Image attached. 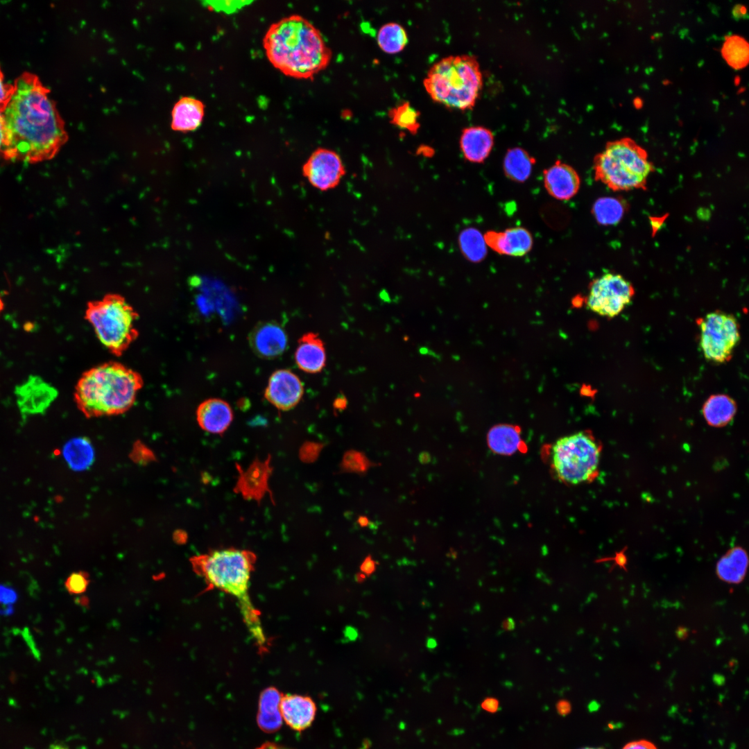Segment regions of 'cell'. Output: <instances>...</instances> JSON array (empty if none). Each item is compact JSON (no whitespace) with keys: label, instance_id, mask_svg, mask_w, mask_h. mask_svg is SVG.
I'll return each mask as SVG.
<instances>
[{"label":"cell","instance_id":"1","mask_svg":"<svg viewBox=\"0 0 749 749\" xmlns=\"http://www.w3.org/2000/svg\"><path fill=\"white\" fill-rule=\"evenodd\" d=\"M50 91L30 72L18 76L1 115L6 160L37 163L52 159L67 142L64 122Z\"/></svg>","mask_w":749,"mask_h":749},{"label":"cell","instance_id":"2","mask_svg":"<svg viewBox=\"0 0 749 749\" xmlns=\"http://www.w3.org/2000/svg\"><path fill=\"white\" fill-rule=\"evenodd\" d=\"M263 47L276 69L300 80L313 78L329 65L332 56L320 31L298 14L273 23L264 36Z\"/></svg>","mask_w":749,"mask_h":749},{"label":"cell","instance_id":"3","mask_svg":"<svg viewBox=\"0 0 749 749\" xmlns=\"http://www.w3.org/2000/svg\"><path fill=\"white\" fill-rule=\"evenodd\" d=\"M144 386L141 375L117 361L90 368L78 379L74 401L87 417L122 414L135 404Z\"/></svg>","mask_w":749,"mask_h":749},{"label":"cell","instance_id":"4","mask_svg":"<svg viewBox=\"0 0 749 749\" xmlns=\"http://www.w3.org/2000/svg\"><path fill=\"white\" fill-rule=\"evenodd\" d=\"M191 562L194 571L204 578L210 589H219L239 600L250 630L259 645L264 644L259 614L248 595L256 555L248 550L227 548L193 556Z\"/></svg>","mask_w":749,"mask_h":749},{"label":"cell","instance_id":"5","mask_svg":"<svg viewBox=\"0 0 749 749\" xmlns=\"http://www.w3.org/2000/svg\"><path fill=\"white\" fill-rule=\"evenodd\" d=\"M482 83L479 62L469 55L442 58L431 67L423 80L433 101L462 110L474 106Z\"/></svg>","mask_w":749,"mask_h":749},{"label":"cell","instance_id":"6","mask_svg":"<svg viewBox=\"0 0 749 749\" xmlns=\"http://www.w3.org/2000/svg\"><path fill=\"white\" fill-rule=\"evenodd\" d=\"M594 178L614 191L645 189L654 166L646 151L630 138L608 142L594 159Z\"/></svg>","mask_w":749,"mask_h":749},{"label":"cell","instance_id":"7","mask_svg":"<svg viewBox=\"0 0 749 749\" xmlns=\"http://www.w3.org/2000/svg\"><path fill=\"white\" fill-rule=\"evenodd\" d=\"M85 318L101 343L117 356H121L139 334L136 325L138 312L117 293H108L101 299L89 301Z\"/></svg>","mask_w":749,"mask_h":749},{"label":"cell","instance_id":"8","mask_svg":"<svg viewBox=\"0 0 749 749\" xmlns=\"http://www.w3.org/2000/svg\"><path fill=\"white\" fill-rule=\"evenodd\" d=\"M601 449V444L588 431L560 438L551 450L552 468L562 482L592 481L599 474Z\"/></svg>","mask_w":749,"mask_h":749},{"label":"cell","instance_id":"9","mask_svg":"<svg viewBox=\"0 0 749 749\" xmlns=\"http://www.w3.org/2000/svg\"><path fill=\"white\" fill-rule=\"evenodd\" d=\"M700 347L705 358L723 363L732 358L740 341L739 325L736 318L721 311H715L700 318Z\"/></svg>","mask_w":749,"mask_h":749},{"label":"cell","instance_id":"10","mask_svg":"<svg viewBox=\"0 0 749 749\" xmlns=\"http://www.w3.org/2000/svg\"><path fill=\"white\" fill-rule=\"evenodd\" d=\"M634 295L633 286L622 275L605 273L591 282L586 303L594 313L613 318L631 302Z\"/></svg>","mask_w":749,"mask_h":749},{"label":"cell","instance_id":"11","mask_svg":"<svg viewBox=\"0 0 749 749\" xmlns=\"http://www.w3.org/2000/svg\"><path fill=\"white\" fill-rule=\"evenodd\" d=\"M345 172L339 155L325 148L316 149L302 166L304 177L311 186L320 191L336 187Z\"/></svg>","mask_w":749,"mask_h":749},{"label":"cell","instance_id":"12","mask_svg":"<svg viewBox=\"0 0 749 749\" xmlns=\"http://www.w3.org/2000/svg\"><path fill=\"white\" fill-rule=\"evenodd\" d=\"M22 416L43 414L58 397L57 389L39 376H30L15 390Z\"/></svg>","mask_w":749,"mask_h":749},{"label":"cell","instance_id":"13","mask_svg":"<svg viewBox=\"0 0 749 749\" xmlns=\"http://www.w3.org/2000/svg\"><path fill=\"white\" fill-rule=\"evenodd\" d=\"M304 386L299 377L291 370L281 369L270 377L265 389V398L279 410L288 411L301 400Z\"/></svg>","mask_w":749,"mask_h":749},{"label":"cell","instance_id":"14","mask_svg":"<svg viewBox=\"0 0 749 749\" xmlns=\"http://www.w3.org/2000/svg\"><path fill=\"white\" fill-rule=\"evenodd\" d=\"M249 345L259 357L275 359L282 355L288 345V336L284 329L275 321L257 323L248 336Z\"/></svg>","mask_w":749,"mask_h":749},{"label":"cell","instance_id":"15","mask_svg":"<svg viewBox=\"0 0 749 749\" xmlns=\"http://www.w3.org/2000/svg\"><path fill=\"white\" fill-rule=\"evenodd\" d=\"M483 237L486 245L500 255L523 256L533 246L531 234L522 227L508 228L503 232L488 231Z\"/></svg>","mask_w":749,"mask_h":749},{"label":"cell","instance_id":"16","mask_svg":"<svg viewBox=\"0 0 749 749\" xmlns=\"http://www.w3.org/2000/svg\"><path fill=\"white\" fill-rule=\"evenodd\" d=\"M543 177L546 190L558 200H569L579 190L580 180L576 171L559 160L544 171Z\"/></svg>","mask_w":749,"mask_h":749},{"label":"cell","instance_id":"17","mask_svg":"<svg viewBox=\"0 0 749 749\" xmlns=\"http://www.w3.org/2000/svg\"><path fill=\"white\" fill-rule=\"evenodd\" d=\"M279 709L282 720L291 729L301 732L308 728L314 721L316 705L307 696L286 694L282 696Z\"/></svg>","mask_w":749,"mask_h":749},{"label":"cell","instance_id":"18","mask_svg":"<svg viewBox=\"0 0 749 749\" xmlns=\"http://www.w3.org/2000/svg\"><path fill=\"white\" fill-rule=\"evenodd\" d=\"M196 420L204 431L214 434L225 432L233 420L230 404L219 398H209L201 402L196 409Z\"/></svg>","mask_w":749,"mask_h":749},{"label":"cell","instance_id":"19","mask_svg":"<svg viewBox=\"0 0 749 749\" xmlns=\"http://www.w3.org/2000/svg\"><path fill=\"white\" fill-rule=\"evenodd\" d=\"M294 356L295 363L301 370L308 373L319 372L326 363L324 343L317 334H304L298 340Z\"/></svg>","mask_w":749,"mask_h":749},{"label":"cell","instance_id":"20","mask_svg":"<svg viewBox=\"0 0 749 749\" xmlns=\"http://www.w3.org/2000/svg\"><path fill=\"white\" fill-rule=\"evenodd\" d=\"M494 145L492 132L482 126H470L463 130L460 146L465 158L472 162H483Z\"/></svg>","mask_w":749,"mask_h":749},{"label":"cell","instance_id":"21","mask_svg":"<svg viewBox=\"0 0 749 749\" xmlns=\"http://www.w3.org/2000/svg\"><path fill=\"white\" fill-rule=\"evenodd\" d=\"M283 694L274 687H267L260 694L257 723L266 733H273L282 726L279 704Z\"/></svg>","mask_w":749,"mask_h":749},{"label":"cell","instance_id":"22","mask_svg":"<svg viewBox=\"0 0 749 749\" xmlns=\"http://www.w3.org/2000/svg\"><path fill=\"white\" fill-rule=\"evenodd\" d=\"M205 115V105L199 99L191 96L181 98L172 110L171 128L180 132L196 130Z\"/></svg>","mask_w":749,"mask_h":749},{"label":"cell","instance_id":"23","mask_svg":"<svg viewBox=\"0 0 749 749\" xmlns=\"http://www.w3.org/2000/svg\"><path fill=\"white\" fill-rule=\"evenodd\" d=\"M748 565L747 552L740 546L728 550L718 561L716 571L723 581L738 584L746 576Z\"/></svg>","mask_w":749,"mask_h":749},{"label":"cell","instance_id":"24","mask_svg":"<svg viewBox=\"0 0 749 749\" xmlns=\"http://www.w3.org/2000/svg\"><path fill=\"white\" fill-rule=\"evenodd\" d=\"M268 463V460L255 461L241 474L236 488L243 496L257 500L264 495L268 488L267 481L271 471Z\"/></svg>","mask_w":749,"mask_h":749},{"label":"cell","instance_id":"25","mask_svg":"<svg viewBox=\"0 0 749 749\" xmlns=\"http://www.w3.org/2000/svg\"><path fill=\"white\" fill-rule=\"evenodd\" d=\"M737 410V403L732 397L725 394H716L705 401L702 413L709 426L723 427L733 420Z\"/></svg>","mask_w":749,"mask_h":749},{"label":"cell","instance_id":"26","mask_svg":"<svg viewBox=\"0 0 749 749\" xmlns=\"http://www.w3.org/2000/svg\"><path fill=\"white\" fill-rule=\"evenodd\" d=\"M488 444L492 451L501 455L513 454L523 445L519 429L509 424L492 427L488 434Z\"/></svg>","mask_w":749,"mask_h":749},{"label":"cell","instance_id":"27","mask_svg":"<svg viewBox=\"0 0 749 749\" xmlns=\"http://www.w3.org/2000/svg\"><path fill=\"white\" fill-rule=\"evenodd\" d=\"M535 160L521 148L509 149L504 157L503 170L507 178L513 181L523 182L531 174Z\"/></svg>","mask_w":749,"mask_h":749},{"label":"cell","instance_id":"28","mask_svg":"<svg viewBox=\"0 0 749 749\" xmlns=\"http://www.w3.org/2000/svg\"><path fill=\"white\" fill-rule=\"evenodd\" d=\"M63 456L74 470H84L94 461V452L88 439L77 438L69 440L63 448Z\"/></svg>","mask_w":749,"mask_h":749},{"label":"cell","instance_id":"29","mask_svg":"<svg viewBox=\"0 0 749 749\" xmlns=\"http://www.w3.org/2000/svg\"><path fill=\"white\" fill-rule=\"evenodd\" d=\"M377 39L380 48L389 53L402 51L408 42L406 30L397 22H388L381 26Z\"/></svg>","mask_w":749,"mask_h":749},{"label":"cell","instance_id":"30","mask_svg":"<svg viewBox=\"0 0 749 749\" xmlns=\"http://www.w3.org/2000/svg\"><path fill=\"white\" fill-rule=\"evenodd\" d=\"M721 54L726 62L735 69L747 66L749 60V45L742 37L733 35L724 41Z\"/></svg>","mask_w":749,"mask_h":749},{"label":"cell","instance_id":"31","mask_svg":"<svg viewBox=\"0 0 749 749\" xmlns=\"http://www.w3.org/2000/svg\"><path fill=\"white\" fill-rule=\"evenodd\" d=\"M458 241L461 252L468 260L478 262L486 256V243L483 235L476 228L463 230L459 235Z\"/></svg>","mask_w":749,"mask_h":749},{"label":"cell","instance_id":"32","mask_svg":"<svg viewBox=\"0 0 749 749\" xmlns=\"http://www.w3.org/2000/svg\"><path fill=\"white\" fill-rule=\"evenodd\" d=\"M625 212L623 203L614 198H601L594 204L592 212L597 222L610 225L619 223Z\"/></svg>","mask_w":749,"mask_h":749},{"label":"cell","instance_id":"33","mask_svg":"<svg viewBox=\"0 0 749 749\" xmlns=\"http://www.w3.org/2000/svg\"><path fill=\"white\" fill-rule=\"evenodd\" d=\"M419 115L420 112L408 101L402 102L388 112L393 124L412 133H416L420 128Z\"/></svg>","mask_w":749,"mask_h":749},{"label":"cell","instance_id":"34","mask_svg":"<svg viewBox=\"0 0 749 749\" xmlns=\"http://www.w3.org/2000/svg\"><path fill=\"white\" fill-rule=\"evenodd\" d=\"M372 463L366 456L356 450H349L343 456L341 467L345 472L365 473Z\"/></svg>","mask_w":749,"mask_h":749},{"label":"cell","instance_id":"35","mask_svg":"<svg viewBox=\"0 0 749 749\" xmlns=\"http://www.w3.org/2000/svg\"><path fill=\"white\" fill-rule=\"evenodd\" d=\"M87 584L85 577L80 573L72 574L66 581L67 590L72 594L83 592Z\"/></svg>","mask_w":749,"mask_h":749},{"label":"cell","instance_id":"36","mask_svg":"<svg viewBox=\"0 0 749 749\" xmlns=\"http://www.w3.org/2000/svg\"><path fill=\"white\" fill-rule=\"evenodd\" d=\"M12 91V85L6 83L0 67V114L5 108Z\"/></svg>","mask_w":749,"mask_h":749},{"label":"cell","instance_id":"37","mask_svg":"<svg viewBox=\"0 0 749 749\" xmlns=\"http://www.w3.org/2000/svg\"><path fill=\"white\" fill-rule=\"evenodd\" d=\"M219 3H221L222 6L218 5L215 1V2H209L210 5H209V6L210 8L212 7V9H214V10H216L217 11H223V12H232L234 10H236L239 9V8H241L245 4L244 1H230V5H227V6L225 5L223 1H219Z\"/></svg>","mask_w":749,"mask_h":749},{"label":"cell","instance_id":"38","mask_svg":"<svg viewBox=\"0 0 749 749\" xmlns=\"http://www.w3.org/2000/svg\"><path fill=\"white\" fill-rule=\"evenodd\" d=\"M622 749H657L652 742L641 739L633 741L626 744Z\"/></svg>","mask_w":749,"mask_h":749},{"label":"cell","instance_id":"39","mask_svg":"<svg viewBox=\"0 0 749 749\" xmlns=\"http://www.w3.org/2000/svg\"><path fill=\"white\" fill-rule=\"evenodd\" d=\"M376 569V562L368 556L361 565V570L366 574H372Z\"/></svg>","mask_w":749,"mask_h":749},{"label":"cell","instance_id":"40","mask_svg":"<svg viewBox=\"0 0 749 749\" xmlns=\"http://www.w3.org/2000/svg\"><path fill=\"white\" fill-rule=\"evenodd\" d=\"M255 749H292L273 742H265Z\"/></svg>","mask_w":749,"mask_h":749},{"label":"cell","instance_id":"41","mask_svg":"<svg viewBox=\"0 0 749 749\" xmlns=\"http://www.w3.org/2000/svg\"><path fill=\"white\" fill-rule=\"evenodd\" d=\"M501 626L504 630H513L515 627V622L512 618L508 617L503 620Z\"/></svg>","mask_w":749,"mask_h":749},{"label":"cell","instance_id":"42","mask_svg":"<svg viewBox=\"0 0 749 749\" xmlns=\"http://www.w3.org/2000/svg\"><path fill=\"white\" fill-rule=\"evenodd\" d=\"M418 460L422 464H428L431 461V456L427 451H422L419 454Z\"/></svg>","mask_w":749,"mask_h":749},{"label":"cell","instance_id":"43","mask_svg":"<svg viewBox=\"0 0 749 749\" xmlns=\"http://www.w3.org/2000/svg\"><path fill=\"white\" fill-rule=\"evenodd\" d=\"M4 141V127L2 117L0 114V154L3 148Z\"/></svg>","mask_w":749,"mask_h":749},{"label":"cell","instance_id":"44","mask_svg":"<svg viewBox=\"0 0 749 749\" xmlns=\"http://www.w3.org/2000/svg\"><path fill=\"white\" fill-rule=\"evenodd\" d=\"M347 406V401L344 397H340L336 400L334 406L338 410L344 409Z\"/></svg>","mask_w":749,"mask_h":749},{"label":"cell","instance_id":"45","mask_svg":"<svg viewBox=\"0 0 749 749\" xmlns=\"http://www.w3.org/2000/svg\"><path fill=\"white\" fill-rule=\"evenodd\" d=\"M746 12V9L744 6H738L734 8L733 13L734 16L742 17Z\"/></svg>","mask_w":749,"mask_h":749},{"label":"cell","instance_id":"46","mask_svg":"<svg viewBox=\"0 0 749 749\" xmlns=\"http://www.w3.org/2000/svg\"><path fill=\"white\" fill-rule=\"evenodd\" d=\"M346 635H347L349 639H355L356 638V637H357L358 633H357L356 629H354V628H353L352 627H350L346 630Z\"/></svg>","mask_w":749,"mask_h":749},{"label":"cell","instance_id":"47","mask_svg":"<svg viewBox=\"0 0 749 749\" xmlns=\"http://www.w3.org/2000/svg\"><path fill=\"white\" fill-rule=\"evenodd\" d=\"M357 522L361 527H365L369 524L370 521L367 517L360 516L358 518Z\"/></svg>","mask_w":749,"mask_h":749},{"label":"cell","instance_id":"48","mask_svg":"<svg viewBox=\"0 0 749 749\" xmlns=\"http://www.w3.org/2000/svg\"><path fill=\"white\" fill-rule=\"evenodd\" d=\"M436 642L434 639H429L427 641V646L429 648H433L436 646Z\"/></svg>","mask_w":749,"mask_h":749},{"label":"cell","instance_id":"49","mask_svg":"<svg viewBox=\"0 0 749 749\" xmlns=\"http://www.w3.org/2000/svg\"><path fill=\"white\" fill-rule=\"evenodd\" d=\"M3 307H4L3 302L2 300H1V298H0V312L3 310Z\"/></svg>","mask_w":749,"mask_h":749},{"label":"cell","instance_id":"50","mask_svg":"<svg viewBox=\"0 0 749 749\" xmlns=\"http://www.w3.org/2000/svg\"><path fill=\"white\" fill-rule=\"evenodd\" d=\"M580 749H603V748H592V747H585V748H580Z\"/></svg>","mask_w":749,"mask_h":749}]
</instances>
